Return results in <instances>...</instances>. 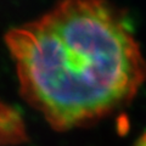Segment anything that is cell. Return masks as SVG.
Masks as SVG:
<instances>
[{
  "label": "cell",
  "instance_id": "1",
  "mask_svg": "<svg viewBox=\"0 0 146 146\" xmlns=\"http://www.w3.org/2000/svg\"><path fill=\"white\" fill-rule=\"evenodd\" d=\"M5 40L22 96L56 130L112 115L146 79L138 42L104 0H65Z\"/></svg>",
  "mask_w": 146,
  "mask_h": 146
}]
</instances>
